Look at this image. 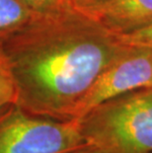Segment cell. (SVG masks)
Listing matches in <instances>:
<instances>
[{"label": "cell", "instance_id": "4", "mask_svg": "<svg viewBox=\"0 0 152 153\" xmlns=\"http://www.w3.org/2000/svg\"><path fill=\"white\" fill-rule=\"evenodd\" d=\"M152 86V50L132 48L103 71L77 109L80 118L105 101Z\"/></svg>", "mask_w": 152, "mask_h": 153}, {"label": "cell", "instance_id": "5", "mask_svg": "<svg viewBox=\"0 0 152 153\" xmlns=\"http://www.w3.org/2000/svg\"><path fill=\"white\" fill-rule=\"evenodd\" d=\"M113 35H124L152 25V0H105L78 10Z\"/></svg>", "mask_w": 152, "mask_h": 153}, {"label": "cell", "instance_id": "7", "mask_svg": "<svg viewBox=\"0 0 152 153\" xmlns=\"http://www.w3.org/2000/svg\"><path fill=\"white\" fill-rule=\"evenodd\" d=\"M16 103V86L10 68L0 50V109Z\"/></svg>", "mask_w": 152, "mask_h": 153}, {"label": "cell", "instance_id": "11", "mask_svg": "<svg viewBox=\"0 0 152 153\" xmlns=\"http://www.w3.org/2000/svg\"><path fill=\"white\" fill-rule=\"evenodd\" d=\"M69 153H104V152L101 151L98 148H96V147H93V146L87 145V146H85V147L77 149V150H74V151L69 152Z\"/></svg>", "mask_w": 152, "mask_h": 153}, {"label": "cell", "instance_id": "12", "mask_svg": "<svg viewBox=\"0 0 152 153\" xmlns=\"http://www.w3.org/2000/svg\"><path fill=\"white\" fill-rule=\"evenodd\" d=\"M68 1H69V2H70V0H68Z\"/></svg>", "mask_w": 152, "mask_h": 153}, {"label": "cell", "instance_id": "10", "mask_svg": "<svg viewBox=\"0 0 152 153\" xmlns=\"http://www.w3.org/2000/svg\"><path fill=\"white\" fill-rule=\"evenodd\" d=\"M102 1L105 0H70V4L76 10H84Z\"/></svg>", "mask_w": 152, "mask_h": 153}, {"label": "cell", "instance_id": "9", "mask_svg": "<svg viewBox=\"0 0 152 153\" xmlns=\"http://www.w3.org/2000/svg\"><path fill=\"white\" fill-rule=\"evenodd\" d=\"M40 15L59 13L72 7L68 0H22Z\"/></svg>", "mask_w": 152, "mask_h": 153}, {"label": "cell", "instance_id": "1", "mask_svg": "<svg viewBox=\"0 0 152 153\" xmlns=\"http://www.w3.org/2000/svg\"><path fill=\"white\" fill-rule=\"evenodd\" d=\"M16 104L44 118L71 120L102 72L129 48L70 7L33 21L0 41Z\"/></svg>", "mask_w": 152, "mask_h": 153}, {"label": "cell", "instance_id": "2", "mask_svg": "<svg viewBox=\"0 0 152 153\" xmlns=\"http://www.w3.org/2000/svg\"><path fill=\"white\" fill-rule=\"evenodd\" d=\"M75 120L87 144L104 153H152V86L107 100Z\"/></svg>", "mask_w": 152, "mask_h": 153}, {"label": "cell", "instance_id": "3", "mask_svg": "<svg viewBox=\"0 0 152 153\" xmlns=\"http://www.w3.org/2000/svg\"><path fill=\"white\" fill-rule=\"evenodd\" d=\"M87 145L75 120L36 116L16 103L0 109V153H69Z\"/></svg>", "mask_w": 152, "mask_h": 153}, {"label": "cell", "instance_id": "6", "mask_svg": "<svg viewBox=\"0 0 152 153\" xmlns=\"http://www.w3.org/2000/svg\"><path fill=\"white\" fill-rule=\"evenodd\" d=\"M38 15L22 0H0V41L17 33Z\"/></svg>", "mask_w": 152, "mask_h": 153}, {"label": "cell", "instance_id": "8", "mask_svg": "<svg viewBox=\"0 0 152 153\" xmlns=\"http://www.w3.org/2000/svg\"><path fill=\"white\" fill-rule=\"evenodd\" d=\"M122 45L132 48L152 50V25L124 35H115Z\"/></svg>", "mask_w": 152, "mask_h": 153}]
</instances>
